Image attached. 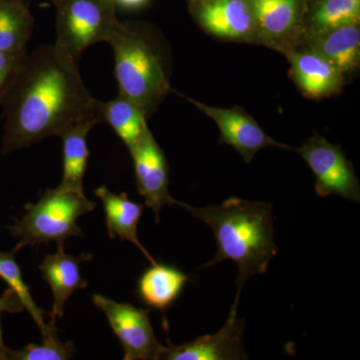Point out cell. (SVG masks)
<instances>
[{
    "label": "cell",
    "mask_w": 360,
    "mask_h": 360,
    "mask_svg": "<svg viewBox=\"0 0 360 360\" xmlns=\"http://www.w3.org/2000/svg\"><path fill=\"white\" fill-rule=\"evenodd\" d=\"M212 229L217 243L215 257L203 267L229 259L238 267V292L231 312L238 314L241 290L250 276L264 274L278 248L274 239V210L270 203L231 198L219 205L193 207L176 201Z\"/></svg>",
    "instance_id": "2"
},
{
    "label": "cell",
    "mask_w": 360,
    "mask_h": 360,
    "mask_svg": "<svg viewBox=\"0 0 360 360\" xmlns=\"http://www.w3.org/2000/svg\"><path fill=\"white\" fill-rule=\"evenodd\" d=\"M314 51L335 66L341 73L355 70L360 58L359 23H350L319 33Z\"/></svg>",
    "instance_id": "18"
},
{
    "label": "cell",
    "mask_w": 360,
    "mask_h": 360,
    "mask_svg": "<svg viewBox=\"0 0 360 360\" xmlns=\"http://www.w3.org/2000/svg\"><path fill=\"white\" fill-rule=\"evenodd\" d=\"M203 1H205V0H203Z\"/></svg>",
    "instance_id": "29"
},
{
    "label": "cell",
    "mask_w": 360,
    "mask_h": 360,
    "mask_svg": "<svg viewBox=\"0 0 360 360\" xmlns=\"http://www.w3.org/2000/svg\"><path fill=\"white\" fill-rule=\"evenodd\" d=\"M360 0H324L312 18L316 32L322 33L350 23H359Z\"/></svg>",
    "instance_id": "23"
},
{
    "label": "cell",
    "mask_w": 360,
    "mask_h": 360,
    "mask_svg": "<svg viewBox=\"0 0 360 360\" xmlns=\"http://www.w3.org/2000/svg\"><path fill=\"white\" fill-rule=\"evenodd\" d=\"M21 246L18 245L11 252H0V277L4 279L8 288L15 293L18 300L22 303L25 309L32 315L33 321L41 330V335L46 328V323L44 321V311L35 304L30 288L23 281L20 266L14 259V255L20 250Z\"/></svg>",
    "instance_id": "22"
},
{
    "label": "cell",
    "mask_w": 360,
    "mask_h": 360,
    "mask_svg": "<svg viewBox=\"0 0 360 360\" xmlns=\"http://www.w3.org/2000/svg\"><path fill=\"white\" fill-rule=\"evenodd\" d=\"M198 20L208 32L222 39H248L257 26L245 0H205L198 9Z\"/></svg>",
    "instance_id": "12"
},
{
    "label": "cell",
    "mask_w": 360,
    "mask_h": 360,
    "mask_svg": "<svg viewBox=\"0 0 360 360\" xmlns=\"http://www.w3.org/2000/svg\"><path fill=\"white\" fill-rule=\"evenodd\" d=\"M26 56V51L18 53L0 52V104L4 103L9 90L13 87Z\"/></svg>",
    "instance_id": "24"
},
{
    "label": "cell",
    "mask_w": 360,
    "mask_h": 360,
    "mask_svg": "<svg viewBox=\"0 0 360 360\" xmlns=\"http://www.w3.org/2000/svg\"><path fill=\"white\" fill-rule=\"evenodd\" d=\"M25 1H27V0H25Z\"/></svg>",
    "instance_id": "28"
},
{
    "label": "cell",
    "mask_w": 360,
    "mask_h": 360,
    "mask_svg": "<svg viewBox=\"0 0 360 360\" xmlns=\"http://www.w3.org/2000/svg\"><path fill=\"white\" fill-rule=\"evenodd\" d=\"M94 193L103 202L110 238L129 241L141 250L151 264H155V258L149 255L137 236V225L146 205L129 200L125 193H112L106 186L98 187Z\"/></svg>",
    "instance_id": "14"
},
{
    "label": "cell",
    "mask_w": 360,
    "mask_h": 360,
    "mask_svg": "<svg viewBox=\"0 0 360 360\" xmlns=\"http://www.w3.org/2000/svg\"><path fill=\"white\" fill-rule=\"evenodd\" d=\"M96 103L77 60L56 42L39 47L25 56L2 103V155L60 136L77 123L98 120Z\"/></svg>",
    "instance_id": "1"
},
{
    "label": "cell",
    "mask_w": 360,
    "mask_h": 360,
    "mask_svg": "<svg viewBox=\"0 0 360 360\" xmlns=\"http://www.w3.org/2000/svg\"><path fill=\"white\" fill-rule=\"evenodd\" d=\"M134 160L137 191L144 198V205L155 212L156 221L163 206L176 205L168 193V165L162 149L148 130L129 148Z\"/></svg>",
    "instance_id": "8"
},
{
    "label": "cell",
    "mask_w": 360,
    "mask_h": 360,
    "mask_svg": "<svg viewBox=\"0 0 360 360\" xmlns=\"http://www.w3.org/2000/svg\"><path fill=\"white\" fill-rule=\"evenodd\" d=\"M108 44L115 56L120 96L150 115L172 90L160 51L139 25L120 20Z\"/></svg>",
    "instance_id": "3"
},
{
    "label": "cell",
    "mask_w": 360,
    "mask_h": 360,
    "mask_svg": "<svg viewBox=\"0 0 360 360\" xmlns=\"http://www.w3.org/2000/svg\"><path fill=\"white\" fill-rule=\"evenodd\" d=\"M97 309L106 315L113 333L123 347L124 360L162 359L167 347L156 340L149 319V309L130 303L116 302L101 295L92 296Z\"/></svg>",
    "instance_id": "6"
},
{
    "label": "cell",
    "mask_w": 360,
    "mask_h": 360,
    "mask_svg": "<svg viewBox=\"0 0 360 360\" xmlns=\"http://www.w3.org/2000/svg\"><path fill=\"white\" fill-rule=\"evenodd\" d=\"M7 349L8 348L4 345V340H2L1 326H0V359L6 360Z\"/></svg>",
    "instance_id": "27"
},
{
    "label": "cell",
    "mask_w": 360,
    "mask_h": 360,
    "mask_svg": "<svg viewBox=\"0 0 360 360\" xmlns=\"http://www.w3.org/2000/svg\"><path fill=\"white\" fill-rule=\"evenodd\" d=\"M229 312V319L219 333L200 336L191 342L174 345L168 341L165 360H240L248 359L243 347L245 321Z\"/></svg>",
    "instance_id": "10"
},
{
    "label": "cell",
    "mask_w": 360,
    "mask_h": 360,
    "mask_svg": "<svg viewBox=\"0 0 360 360\" xmlns=\"http://www.w3.org/2000/svg\"><path fill=\"white\" fill-rule=\"evenodd\" d=\"M251 11L255 25L271 39L288 34L297 20L296 0H252Z\"/></svg>",
    "instance_id": "20"
},
{
    "label": "cell",
    "mask_w": 360,
    "mask_h": 360,
    "mask_svg": "<svg viewBox=\"0 0 360 360\" xmlns=\"http://www.w3.org/2000/svg\"><path fill=\"white\" fill-rule=\"evenodd\" d=\"M56 317L46 324L42 333V345H28L20 350L7 349L6 359L11 360H66L75 352L72 341L61 342L56 326Z\"/></svg>",
    "instance_id": "21"
},
{
    "label": "cell",
    "mask_w": 360,
    "mask_h": 360,
    "mask_svg": "<svg viewBox=\"0 0 360 360\" xmlns=\"http://www.w3.org/2000/svg\"><path fill=\"white\" fill-rule=\"evenodd\" d=\"M290 59L293 78L305 96L321 98L340 89L342 73L317 52H293Z\"/></svg>",
    "instance_id": "13"
},
{
    "label": "cell",
    "mask_w": 360,
    "mask_h": 360,
    "mask_svg": "<svg viewBox=\"0 0 360 360\" xmlns=\"http://www.w3.org/2000/svg\"><path fill=\"white\" fill-rule=\"evenodd\" d=\"M34 18L25 0H0V52L26 51L32 37Z\"/></svg>",
    "instance_id": "19"
},
{
    "label": "cell",
    "mask_w": 360,
    "mask_h": 360,
    "mask_svg": "<svg viewBox=\"0 0 360 360\" xmlns=\"http://www.w3.org/2000/svg\"><path fill=\"white\" fill-rule=\"evenodd\" d=\"M56 11V44L78 61L90 45L106 42L117 26L110 0H51Z\"/></svg>",
    "instance_id": "5"
},
{
    "label": "cell",
    "mask_w": 360,
    "mask_h": 360,
    "mask_svg": "<svg viewBox=\"0 0 360 360\" xmlns=\"http://www.w3.org/2000/svg\"><path fill=\"white\" fill-rule=\"evenodd\" d=\"M96 208V202L84 194L58 186L46 189L39 202L25 205L22 219L9 231L18 238L21 248L25 245L63 243L70 236H84L77 219Z\"/></svg>",
    "instance_id": "4"
},
{
    "label": "cell",
    "mask_w": 360,
    "mask_h": 360,
    "mask_svg": "<svg viewBox=\"0 0 360 360\" xmlns=\"http://www.w3.org/2000/svg\"><path fill=\"white\" fill-rule=\"evenodd\" d=\"M98 120L77 123L60 134L63 146V174L59 186L77 193H84V179L90 153L87 135Z\"/></svg>",
    "instance_id": "16"
},
{
    "label": "cell",
    "mask_w": 360,
    "mask_h": 360,
    "mask_svg": "<svg viewBox=\"0 0 360 360\" xmlns=\"http://www.w3.org/2000/svg\"><path fill=\"white\" fill-rule=\"evenodd\" d=\"M186 98L217 123L220 131V142L236 149L246 163L253 160L257 151L267 146L292 149L269 136L258 123L240 108L224 110L193 101L188 97Z\"/></svg>",
    "instance_id": "9"
},
{
    "label": "cell",
    "mask_w": 360,
    "mask_h": 360,
    "mask_svg": "<svg viewBox=\"0 0 360 360\" xmlns=\"http://www.w3.org/2000/svg\"><path fill=\"white\" fill-rule=\"evenodd\" d=\"M189 276L176 267L156 262L141 274L137 292L144 304L165 311L181 295Z\"/></svg>",
    "instance_id": "15"
},
{
    "label": "cell",
    "mask_w": 360,
    "mask_h": 360,
    "mask_svg": "<svg viewBox=\"0 0 360 360\" xmlns=\"http://www.w3.org/2000/svg\"><path fill=\"white\" fill-rule=\"evenodd\" d=\"M315 175V193L321 198L331 194L359 202V182L352 163L340 146L315 134L302 148L295 149Z\"/></svg>",
    "instance_id": "7"
},
{
    "label": "cell",
    "mask_w": 360,
    "mask_h": 360,
    "mask_svg": "<svg viewBox=\"0 0 360 360\" xmlns=\"http://www.w3.org/2000/svg\"><path fill=\"white\" fill-rule=\"evenodd\" d=\"M115 8L123 9V11H136L146 6L149 0H110Z\"/></svg>",
    "instance_id": "26"
},
{
    "label": "cell",
    "mask_w": 360,
    "mask_h": 360,
    "mask_svg": "<svg viewBox=\"0 0 360 360\" xmlns=\"http://www.w3.org/2000/svg\"><path fill=\"white\" fill-rule=\"evenodd\" d=\"M25 310L22 303L18 300V296L11 288L4 291V295L0 297V314L8 312V314H18Z\"/></svg>",
    "instance_id": "25"
},
{
    "label": "cell",
    "mask_w": 360,
    "mask_h": 360,
    "mask_svg": "<svg viewBox=\"0 0 360 360\" xmlns=\"http://www.w3.org/2000/svg\"><path fill=\"white\" fill-rule=\"evenodd\" d=\"M96 116L99 122L110 125L129 149L149 130L148 116L136 104L120 94L112 101H97Z\"/></svg>",
    "instance_id": "17"
},
{
    "label": "cell",
    "mask_w": 360,
    "mask_h": 360,
    "mask_svg": "<svg viewBox=\"0 0 360 360\" xmlns=\"http://www.w3.org/2000/svg\"><path fill=\"white\" fill-rule=\"evenodd\" d=\"M90 255H82L75 257L66 255L63 243H58V250L53 255H46L39 265L42 277L53 295V309L51 316L61 317L65 303L75 291L87 288V281L80 274V264L91 259Z\"/></svg>",
    "instance_id": "11"
}]
</instances>
